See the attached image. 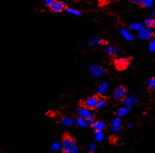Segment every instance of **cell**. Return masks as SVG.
<instances>
[{
  "mask_svg": "<svg viewBox=\"0 0 155 153\" xmlns=\"http://www.w3.org/2000/svg\"><path fill=\"white\" fill-rule=\"evenodd\" d=\"M61 149L64 153L78 152V148L73 138L69 136H64L61 142Z\"/></svg>",
  "mask_w": 155,
  "mask_h": 153,
  "instance_id": "1",
  "label": "cell"
},
{
  "mask_svg": "<svg viewBox=\"0 0 155 153\" xmlns=\"http://www.w3.org/2000/svg\"><path fill=\"white\" fill-rule=\"evenodd\" d=\"M76 112H77V114L78 115V117H81L87 119L90 125H92L95 122L93 113L89 109L86 108L84 107H79V108L77 109V111Z\"/></svg>",
  "mask_w": 155,
  "mask_h": 153,
  "instance_id": "2",
  "label": "cell"
},
{
  "mask_svg": "<svg viewBox=\"0 0 155 153\" xmlns=\"http://www.w3.org/2000/svg\"><path fill=\"white\" fill-rule=\"evenodd\" d=\"M89 73L92 77L94 78H102L106 74V70L102 65L94 64V65H90L89 68Z\"/></svg>",
  "mask_w": 155,
  "mask_h": 153,
  "instance_id": "3",
  "label": "cell"
},
{
  "mask_svg": "<svg viewBox=\"0 0 155 153\" xmlns=\"http://www.w3.org/2000/svg\"><path fill=\"white\" fill-rule=\"evenodd\" d=\"M112 96L117 101H123L127 96V90L125 86L122 85L118 86L114 89Z\"/></svg>",
  "mask_w": 155,
  "mask_h": 153,
  "instance_id": "4",
  "label": "cell"
},
{
  "mask_svg": "<svg viewBox=\"0 0 155 153\" xmlns=\"http://www.w3.org/2000/svg\"><path fill=\"white\" fill-rule=\"evenodd\" d=\"M139 103V98H137L136 95L133 94H131L130 95H127L124 100L122 101V104L124 107H129V108H131V107H134L135 105H136Z\"/></svg>",
  "mask_w": 155,
  "mask_h": 153,
  "instance_id": "5",
  "label": "cell"
},
{
  "mask_svg": "<svg viewBox=\"0 0 155 153\" xmlns=\"http://www.w3.org/2000/svg\"><path fill=\"white\" fill-rule=\"evenodd\" d=\"M154 35V30L151 27H145L139 33H138V38L142 41L151 39Z\"/></svg>",
  "mask_w": 155,
  "mask_h": 153,
  "instance_id": "6",
  "label": "cell"
},
{
  "mask_svg": "<svg viewBox=\"0 0 155 153\" xmlns=\"http://www.w3.org/2000/svg\"><path fill=\"white\" fill-rule=\"evenodd\" d=\"M98 100H99V98H98L96 96H91V97H89L88 98H87L84 102H83V106H84V107H86V108L89 109V110L96 109Z\"/></svg>",
  "mask_w": 155,
  "mask_h": 153,
  "instance_id": "7",
  "label": "cell"
},
{
  "mask_svg": "<svg viewBox=\"0 0 155 153\" xmlns=\"http://www.w3.org/2000/svg\"><path fill=\"white\" fill-rule=\"evenodd\" d=\"M115 65L118 70H124L129 65V60L127 58H117L115 60Z\"/></svg>",
  "mask_w": 155,
  "mask_h": 153,
  "instance_id": "8",
  "label": "cell"
},
{
  "mask_svg": "<svg viewBox=\"0 0 155 153\" xmlns=\"http://www.w3.org/2000/svg\"><path fill=\"white\" fill-rule=\"evenodd\" d=\"M105 53L110 56H114V57H119L121 55V50L119 48L116 46H108L105 49Z\"/></svg>",
  "mask_w": 155,
  "mask_h": 153,
  "instance_id": "9",
  "label": "cell"
},
{
  "mask_svg": "<svg viewBox=\"0 0 155 153\" xmlns=\"http://www.w3.org/2000/svg\"><path fill=\"white\" fill-rule=\"evenodd\" d=\"M50 8H51V11L54 13H59L66 9L65 4L60 1H54L53 5L50 7Z\"/></svg>",
  "mask_w": 155,
  "mask_h": 153,
  "instance_id": "10",
  "label": "cell"
},
{
  "mask_svg": "<svg viewBox=\"0 0 155 153\" xmlns=\"http://www.w3.org/2000/svg\"><path fill=\"white\" fill-rule=\"evenodd\" d=\"M121 126V120L119 117H115L111 121V131L112 132H118Z\"/></svg>",
  "mask_w": 155,
  "mask_h": 153,
  "instance_id": "11",
  "label": "cell"
},
{
  "mask_svg": "<svg viewBox=\"0 0 155 153\" xmlns=\"http://www.w3.org/2000/svg\"><path fill=\"white\" fill-rule=\"evenodd\" d=\"M109 90V84L107 81H104V82L101 83L97 87L96 89V92L99 95H106Z\"/></svg>",
  "mask_w": 155,
  "mask_h": 153,
  "instance_id": "12",
  "label": "cell"
},
{
  "mask_svg": "<svg viewBox=\"0 0 155 153\" xmlns=\"http://www.w3.org/2000/svg\"><path fill=\"white\" fill-rule=\"evenodd\" d=\"M120 35L125 39L127 41H133L135 39V37H134L133 35L127 29H121L119 31Z\"/></svg>",
  "mask_w": 155,
  "mask_h": 153,
  "instance_id": "13",
  "label": "cell"
},
{
  "mask_svg": "<svg viewBox=\"0 0 155 153\" xmlns=\"http://www.w3.org/2000/svg\"><path fill=\"white\" fill-rule=\"evenodd\" d=\"M60 122L64 126L71 127L75 124V120L72 116H65L60 119Z\"/></svg>",
  "mask_w": 155,
  "mask_h": 153,
  "instance_id": "14",
  "label": "cell"
},
{
  "mask_svg": "<svg viewBox=\"0 0 155 153\" xmlns=\"http://www.w3.org/2000/svg\"><path fill=\"white\" fill-rule=\"evenodd\" d=\"M145 27V24H143V23L136 22V23H130V24L129 25L128 27H129V30H130V31L139 33V32L141 31Z\"/></svg>",
  "mask_w": 155,
  "mask_h": 153,
  "instance_id": "15",
  "label": "cell"
},
{
  "mask_svg": "<svg viewBox=\"0 0 155 153\" xmlns=\"http://www.w3.org/2000/svg\"><path fill=\"white\" fill-rule=\"evenodd\" d=\"M92 129L94 131H103V129L106 127V123L104 121L99 120L95 121L91 125Z\"/></svg>",
  "mask_w": 155,
  "mask_h": 153,
  "instance_id": "16",
  "label": "cell"
},
{
  "mask_svg": "<svg viewBox=\"0 0 155 153\" xmlns=\"http://www.w3.org/2000/svg\"><path fill=\"white\" fill-rule=\"evenodd\" d=\"M90 45H103L106 43V41L99 37H90L88 40Z\"/></svg>",
  "mask_w": 155,
  "mask_h": 153,
  "instance_id": "17",
  "label": "cell"
},
{
  "mask_svg": "<svg viewBox=\"0 0 155 153\" xmlns=\"http://www.w3.org/2000/svg\"><path fill=\"white\" fill-rule=\"evenodd\" d=\"M130 112V108L123 106V107H120V108H118L116 110L115 114H116L117 117H124V116H126L127 115H128Z\"/></svg>",
  "mask_w": 155,
  "mask_h": 153,
  "instance_id": "18",
  "label": "cell"
},
{
  "mask_svg": "<svg viewBox=\"0 0 155 153\" xmlns=\"http://www.w3.org/2000/svg\"><path fill=\"white\" fill-rule=\"evenodd\" d=\"M75 125H78V126L81 127V128H86V127L89 126L90 124L87 119L81 117H78L75 119Z\"/></svg>",
  "mask_w": 155,
  "mask_h": 153,
  "instance_id": "19",
  "label": "cell"
},
{
  "mask_svg": "<svg viewBox=\"0 0 155 153\" xmlns=\"http://www.w3.org/2000/svg\"><path fill=\"white\" fill-rule=\"evenodd\" d=\"M154 20L155 18L152 17L151 16L147 15L145 18V26L147 27H151V28H153L154 26Z\"/></svg>",
  "mask_w": 155,
  "mask_h": 153,
  "instance_id": "20",
  "label": "cell"
},
{
  "mask_svg": "<svg viewBox=\"0 0 155 153\" xmlns=\"http://www.w3.org/2000/svg\"><path fill=\"white\" fill-rule=\"evenodd\" d=\"M105 133L103 131H95L94 132V140L95 141L101 142L104 140Z\"/></svg>",
  "mask_w": 155,
  "mask_h": 153,
  "instance_id": "21",
  "label": "cell"
},
{
  "mask_svg": "<svg viewBox=\"0 0 155 153\" xmlns=\"http://www.w3.org/2000/svg\"><path fill=\"white\" fill-rule=\"evenodd\" d=\"M154 4V0H139V5L141 6L147 8H152Z\"/></svg>",
  "mask_w": 155,
  "mask_h": 153,
  "instance_id": "22",
  "label": "cell"
},
{
  "mask_svg": "<svg viewBox=\"0 0 155 153\" xmlns=\"http://www.w3.org/2000/svg\"><path fill=\"white\" fill-rule=\"evenodd\" d=\"M147 86L151 90L155 91V77L149 78L147 81Z\"/></svg>",
  "mask_w": 155,
  "mask_h": 153,
  "instance_id": "23",
  "label": "cell"
},
{
  "mask_svg": "<svg viewBox=\"0 0 155 153\" xmlns=\"http://www.w3.org/2000/svg\"><path fill=\"white\" fill-rule=\"evenodd\" d=\"M61 149V143L56 141L51 146V150L54 152H57L60 151Z\"/></svg>",
  "mask_w": 155,
  "mask_h": 153,
  "instance_id": "24",
  "label": "cell"
},
{
  "mask_svg": "<svg viewBox=\"0 0 155 153\" xmlns=\"http://www.w3.org/2000/svg\"><path fill=\"white\" fill-rule=\"evenodd\" d=\"M66 11L67 13L70 14H72V15L75 16H77V17H79V16L81 15V13L79 11H78V10L74 9V8H68L66 9Z\"/></svg>",
  "mask_w": 155,
  "mask_h": 153,
  "instance_id": "25",
  "label": "cell"
},
{
  "mask_svg": "<svg viewBox=\"0 0 155 153\" xmlns=\"http://www.w3.org/2000/svg\"><path fill=\"white\" fill-rule=\"evenodd\" d=\"M106 105V101L104 98H99L96 104V109H102Z\"/></svg>",
  "mask_w": 155,
  "mask_h": 153,
  "instance_id": "26",
  "label": "cell"
},
{
  "mask_svg": "<svg viewBox=\"0 0 155 153\" xmlns=\"http://www.w3.org/2000/svg\"><path fill=\"white\" fill-rule=\"evenodd\" d=\"M97 146L95 143H90L87 147V152L88 153H93L96 150Z\"/></svg>",
  "mask_w": 155,
  "mask_h": 153,
  "instance_id": "27",
  "label": "cell"
},
{
  "mask_svg": "<svg viewBox=\"0 0 155 153\" xmlns=\"http://www.w3.org/2000/svg\"><path fill=\"white\" fill-rule=\"evenodd\" d=\"M148 50L151 52L155 51V39H151L148 44Z\"/></svg>",
  "mask_w": 155,
  "mask_h": 153,
  "instance_id": "28",
  "label": "cell"
},
{
  "mask_svg": "<svg viewBox=\"0 0 155 153\" xmlns=\"http://www.w3.org/2000/svg\"><path fill=\"white\" fill-rule=\"evenodd\" d=\"M54 2V0H45V5L48 7H51V5H53Z\"/></svg>",
  "mask_w": 155,
  "mask_h": 153,
  "instance_id": "29",
  "label": "cell"
},
{
  "mask_svg": "<svg viewBox=\"0 0 155 153\" xmlns=\"http://www.w3.org/2000/svg\"><path fill=\"white\" fill-rule=\"evenodd\" d=\"M127 1L133 4H139V0H127Z\"/></svg>",
  "mask_w": 155,
  "mask_h": 153,
  "instance_id": "30",
  "label": "cell"
},
{
  "mask_svg": "<svg viewBox=\"0 0 155 153\" xmlns=\"http://www.w3.org/2000/svg\"><path fill=\"white\" fill-rule=\"evenodd\" d=\"M149 15L151 16L152 17H154H154H155V11H151L150 14H149Z\"/></svg>",
  "mask_w": 155,
  "mask_h": 153,
  "instance_id": "31",
  "label": "cell"
},
{
  "mask_svg": "<svg viewBox=\"0 0 155 153\" xmlns=\"http://www.w3.org/2000/svg\"><path fill=\"white\" fill-rule=\"evenodd\" d=\"M127 127L128 129H132L133 128V124H128V125H127Z\"/></svg>",
  "mask_w": 155,
  "mask_h": 153,
  "instance_id": "32",
  "label": "cell"
},
{
  "mask_svg": "<svg viewBox=\"0 0 155 153\" xmlns=\"http://www.w3.org/2000/svg\"><path fill=\"white\" fill-rule=\"evenodd\" d=\"M153 30L155 31V20H154V27H153Z\"/></svg>",
  "mask_w": 155,
  "mask_h": 153,
  "instance_id": "33",
  "label": "cell"
},
{
  "mask_svg": "<svg viewBox=\"0 0 155 153\" xmlns=\"http://www.w3.org/2000/svg\"><path fill=\"white\" fill-rule=\"evenodd\" d=\"M72 153H78V152H72Z\"/></svg>",
  "mask_w": 155,
  "mask_h": 153,
  "instance_id": "34",
  "label": "cell"
}]
</instances>
